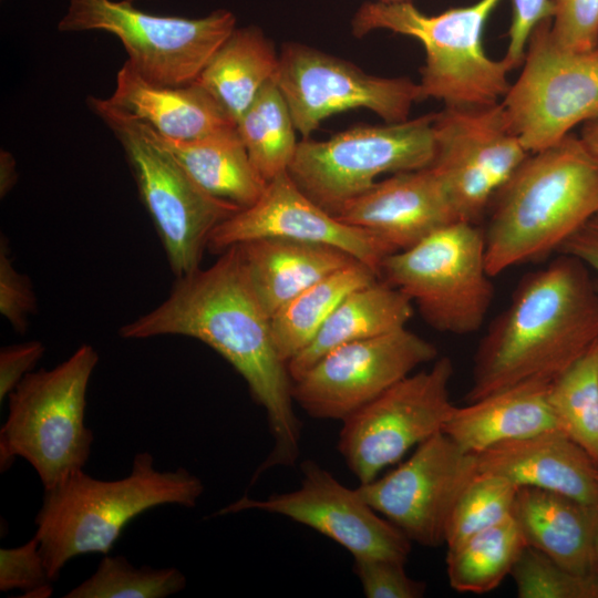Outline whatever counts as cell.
Listing matches in <instances>:
<instances>
[{
	"label": "cell",
	"instance_id": "1",
	"mask_svg": "<svg viewBox=\"0 0 598 598\" xmlns=\"http://www.w3.org/2000/svg\"><path fill=\"white\" fill-rule=\"evenodd\" d=\"M124 339L184 336L220 354L246 381L264 408L274 447L252 481L266 470L293 465L300 454L301 423L293 410L292 380L274 343L270 316L257 299L238 245L206 269L176 277L168 297L124 324Z\"/></svg>",
	"mask_w": 598,
	"mask_h": 598
},
{
	"label": "cell",
	"instance_id": "2",
	"mask_svg": "<svg viewBox=\"0 0 598 598\" xmlns=\"http://www.w3.org/2000/svg\"><path fill=\"white\" fill-rule=\"evenodd\" d=\"M598 340V285L577 258L559 254L528 275L482 339L467 403L507 388L551 383Z\"/></svg>",
	"mask_w": 598,
	"mask_h": 598
},
{
	"label": "cell",
	"instance_id": "3",
	"mask_svg": "<svg viewBox=\"0 0 598 598\" xmlns=\"http://www.w3.org/2000/svg\"><path fill=\"white\" fill-rule=\"evenodd\" d=\"M485 236L491 277L557 251L598 215V157L571 133L530 153L497 192Z\"/></svg>",
	"mask_w": 598,
	"mask_h": 598
},
{
	"label": "cell",
	"instance_id": "4",
	"mask_svg": "<svg viewBox=\"0 0 598 598\" xmlns=\"http://www.w3.org/2000/svg\"><path fill=\"white\" fill-rule=\"evenodd\" d=\"M204 492L188 470L158 471L148 452L136 453L131 473L104 481L74 472L50 489L35 517L48 574L52 581L72 558L111 551L124 527L147 509L162 505L196 506Z\"/></svg>",
	"mask_w": 598,
	"mask_h": 598
},
{
	"label": "cell",
	"instance_id": "5",
	"mask_svg": "<svg viewBox=\"0 0 598 598\" xmlns=\"http://www.w3.org/2000/svg\"><path fill=\"white\" fill-rule=\"evenodd\" d=\"M502 0H477L437 14H425L410 0L365 2L351 21L361 38L374 30H389L416 39L424 48L420 86L423 99L451 107L496 104L509 89L504 59L494 60L483 45L485 25Z\"/></svg>",
	"mask_w": 598,
	"mask_h": 598
},
{
	"label": "cell",
	"instance_id": "6",
	"mask_svg": "<svg viewBox=\"0 0 598 598\" xmlns=\"http://www.w3.org/2000/svg\"><path fill=\"white\" fill-rule=\"evenodd\" d=\"M99 362L96 350L80 346L51 370L28 373L9 394L0 430V468L17 457L37 472L44 491L84 470L94 441L85 423L86 393Z\"/></svg>",
	"mask_w": 598,
	"mask_h": 598
},
{
	"label": "cell",
	"instance_id": "7",
	"mask_svg": "<svg viewBox=\"0 0 598 598\" xmlns=\"http://www.w3.org/2000/svg\"><path fill=\"white\" fill-rule=\"evenodd\" d=\"M87 104L120 142L171 270L176 277L197 270L214 228L241 208L205 192L147 124L107 99Z\"/></svg>",
	"mask_w": 598,
	"mask_h": 598
},
{
	"label": "cell",
	"instance_id": "8",
	"mask_svg": "<svg viewBox=\"0 0 598 598\" xmlns=\"http://www.w3.org/2000/svg\"><path fill=\"white\" fill-rule=\"evenodd\" d=\"M485 255L484 230L456 220L388 255L380 279L414 302L430 327L468 334L483 324L494 293Z\"/></svg>",
	"mask_w": 598,
	"mask_h": 598
},
{
	"label": "cell",
	"instance_id": "9",
	"mask_svg": "<svg viewBox=\"0 0 598 598\" xmlns=\"http://www.w3.org/2000/svg\"><path fill=\"white\" fill-rule=\"evenodd\" d=\"M434 113L384 125H359L324 141L298 142L288 174L317 205L336 215L382 174L429 167Z\"/></svg>",
	"mask_w": 598,
	"mask_h": 598
},
{
	"label": "cell",
	"instance_id": "10",
	"mask_svg": "<svg viewBox=\"0 0 598 598\" xmlns=\"http://www.w3.org/2000/svg\"><path fill=\"white\" fill-rule=\"evenodd\" d=\"M58 28L110 32L121 40L127 61L145 80L181 86L196 81L236 28V17L223 9L198 19L163 17L141 11L128 1L71 0Z\"/></svg>",
	"mask_w": 598,
	"mask_h": 598
},
{
	"label": "cell",
	"instance_id": "11",
	"mask_svg": "<svg viewBox=\"0 0 598 598\" xmlns=\"http://www.w3.org/2000/svg\"><path fill=\"white\" fill-rule=\"evenodd\" d=\"M501 103L526 151L556 144L576 125L598 120V50L563 48L551 37L550 17L543 19Z\"/></svg>",
	"mask_w": 598,
	"mask_h": 598
},
{
	"label": "cell",
	"instance_id": "12",
	"mask_svg": "<svg viewBox=\"0 0 598 598\" xmlns=\"http://www.w3.org/2000/svg\"><path fill=\"white\" fill-rule=\"evenodd\" d=\"M453 372L448 357L435 359L342 421L338 450L360 484L443 432L455 408L448 393Z\"/></svg>",
	"mask_w": 598,
	"mask_h": 598
},
{
	"label": "cell",
	"instance_id": "13",
	"mask_svg": "<svg viewBox=\"0 0 598 598\" xmlns=\"http://www.w3.org/2000/svg\"><path fill=\"white\" fill-rule=\"evenodd\" d=\"M435 153L430 167L458 220L477 224L497 192L530 154L502 103L434 113Z\"/></svg>",
	"mask_w": 598,
	"mask_h": 598
},
{
	"label": "cell",
	"instance_id": "14",
	"mask_svg": "<svg viewBox=\"0 0 598 598\" xmlns=\"http://www.w3.org/2000/svg\"><path fill=\"white\" fill-rule=\"evenodd\" d=\"M275 81L303 138L328 116L352 109L372 111L386 123L409 120L423 101L419 83L409 78H383L315 48L290 42L282 47Z\"/></svg>",
	"mask_w": 598,
	"mask_h": 598
},
{
	"label": "cell",
	"instance_id": "15",
	"mask_svg": "<svg viewBox=\"0 0 598 598\" xmlns=\"http://www.w3.org/2000/svg\"><path fill=\"white\" fill-rule=\"evenodd\" d=\"M480 474L477 457L440 432L396 468L357 487L361 497L411 542L445 544L451 514Z\"/></svg>",
	"mask_w": 598,
	"mask_h": 598
},
{
	"label": "cell",
	"instance_id": "16",
	"mask_svg": "<svg viewBox=\"0 0 598 598\" xmlns=\"http://www.w3.org/2000/svg\"><path fill=\"white\" fill-rule=\"evenodd\" d=\"M436 357L404 327L330 351L292 382V398L313 419L343 421Z\"/></svg>",
	"mask_w": 598,
	"mask_h": 598
},
{
	"label": "cell",
	"instance_id": "17",
	"mask_svg": "<svg viewBox=\"0 0 598 598\" xmlns=\"http://www.w3.org/2000/svg\"><path fill=\"white\" fill-rule=\"evenodd\" d=\"M300 487L264 499L247 495L215 515L261 511L308 526L341 545L353 558H385L406 561L411 540L374 511L359 494L340 483L312 460L300 465Z\"/></svg>",
	"mask_w": 598,
	"mask_h": 598
},
{
	"label": "cell",
	"instance_id": "18",
	"mask_svg": "<svg viewBox=\"0 0 598 598\" xmlns=\"http://www.w3.org/2000/svg\"><path fill=\"white\" fill-rule=\"evenodd\" d=\"M289 238L337 247L375 270L380 276L383 259L395 252L379 236L346 224L311 200L282 172L267 182L259 199L217 225L207 248H227L259 238Z\"/></svg>",
	"mask_w": 598,
	"mask_h": 598
},
{
	"label": "cell",
	"instance_id": "19",
	"mask_svg": "<svg viewBox=\"0 0 598 598\" xmlns=\"http://www.w3.org/2000/svg\"><path fill=\"white\" fill-rule=\"evenodd\" d=\"M333 216L372 231L394 251L406 249L458 220L443 185L430 166L375 182Z\"/></svg>",
	"mask_w": 598,
	"mask_h": 598
},
{
	"label": "cell",
	"instance_id": "20",
	"mask_svg": "<svg viewBox=\"0 0 598 598\" xmlns=\"http://www.w3.org/2000/svg\"><path fill=\"white\" fill-rule=\"evenodd\" d=\"M476 457L481 473L598 505V464L560 430L504 442Z\"/></svg>",
	"mask_w": 598,
	"mask_h": 598
},
{
	"label": "cell",
	"instance_id": "21",
	"mask_svg": "<svg viewBox=\"0 0 598 598\" xmlns=\"http://www.w3.org/2000/svg\"><path fill=\"white\" fill-rule=\"evenodd\" d=\"M107 101L168 140L193 141L236 126L196 82L181 86L155 84L128 61L117 72L115 90Z\"/></svg>",
	"mask_w": 598,
	"mask_h": 598
},
{
	"label": "cell",
	"instance_id": "22",
	"mask_svg": "<svg viewBox=\"0 0 598 598\" xmlns=\"http://www.w3.org/2000/svg\"><path fill=\"white\" fill-rule=\"evenodd\" d=\"M513 517L528 546L576 574H598V505L546 489L519 487Z\"/></svg>",
	"mask_w": 598,
	"mask_h": 598
},
{
	"label": "cell",
	"instance_id": "23",
	"mask_svg": "<svg viewBox=\"0 0 598 598\" xmlns=\"http://www.w3.org/2000/svg\"><path fill=\"white\" fill-rule=\"evenodd\" d=\"M549 386L547 382H524L455 406L443 433L476 455L504 442L558 430L548 402Z\"/></svg>",
	"mask_w": 598,
	"mask_h": 598
},
{
	"label": "cell",
	"instance_id": "24",
	"mask_svg": "<svg viewBox=\"0 0 598 598\" xmlns=\"http://www.w3.org/2000/svg\"><path fill=\"white\" fill-rule=\"evenodd\" d=\"M238 246L249 283L270 317L312 285L359 261L337 247L289 238H259Z\"/></svg>",
	"mask_w": 598,
	"mask_h": 598
},
{
	"label": "cell",
	"instance_id": "25",
	"mask_svg": "<svg viewBox=\"0 0 598 598\" xmlns=\"http://www.w3.org/2000/svg\"><path fill=\"white\" fill-rule=\"evenodd\" d=\"M412 316V301L382 279L350 292L309 346L287 362L292 382L330 351L404 328Z\"/></svg>",
	"mask_w": 598,
	"mask_h": 598
},
{
	"label": "cell",
	"instance_id": "26",
	"mask_svg": "<svg viewBox=\"0 0 598 598\" xmlns=\"http://www.w3.org/2000/svg\"><path fill=\"white\" fill-rule=\"evenodd\" d=\"M155 135L188 175L212 196L246 208L264 193L267 182L254 166L237 126L193 141Z\"/></svg>",
	"mask_w": 598,
	"mask_h": 598
},
{
	"label": "cell",
	"instance_id": "27",
	"mask_svg": "<svg viewBox=\"0 0 598 598\" xmlns=\"http://www.w3.org/2000/svg\"><path fill=\"white\" fill-rule=\"evenodd\" d=\"M278 65L279 55L261 29L235 28L195 82L237 124L262 86L275 80Z\"/></svg>",
	"mask_w": 598,
	"mask_h": 598
},
{
	"label": "cell",
	"instance_id": "28",
	"mask_svg": "<svg viewBox=\"0 0 598 598\" xmlns=\"http://www.w3.org/2000/svg\"><path fill=\"white\" fill-rule=\"evenodd\" d=\"M379 274L355 261L312 285L270 317L271 336L286 362L317 336L339 303L352 291L379 280Z\"/></svg>",
	"mask_w": 598,
	"mask_h": 598
},
{
	"label": "cell",
	"instance_id": "29",
	"mask_svg": "<svg viewBox=\"0 0 598 598\" xmlns=\"http://www.w3.org/2000/svg\"><path fill=\"white\" fill-rule=\"evenodd\" d=\"M526 546L514 517L472 535L457 546L447 548L450 586L458 592L492 591L511 575Z\"/></svg>",
	"mask_w": 598,
	"mask_h": 598
},
{
	"label": "cell",
	"instance_id": "30",
	"mask_svg": "<svg viewBox=\"0 0 598 598\" xmlns=\"http://www.w3.org/2000/svg\"><path fill=\"white\" fill-rule=\"evenodd\" d=\"M236 126L254 166L266 182L288 169L298 144L297 130L275 80L262 86Z\"/></svg>",
	"mask_w": 598,
	"mask_h": 598
},
{
	"label": "cell",
	"instance_id": "31",
	"mask_svg": "<svg viewBox=\"0 0 598 598\" xmlns=\"http://www.w3.org/2000/svg\"><path fill=\"white\" fill-rule=\"evenodd\" d=\"M548 402L558 430L598 464V340L550 383Z\"/></svg>",
	"mask_w": 598,
	"mask_h": 598
},
{
	"label": "cell",
	"instance_id": "32",
	"mask_svg": "<svg viewBox=\"0 0 598 598\" xmlns=\"http://www.w3.org/2000/svg\"><path fill=\"white\" fill-rule=\"evenodd\" d=\"M186 577L175 567H136L124 556L101 559L96 570L65 598H165L182 591Z\"/></svg>",
	"mask_w": 598,
	"mask_h": 598
},
{
	"label": "cell",
	"instance_id": "33",
	"mask_svg": "<svg viewBox=\"0 0 598 598\" xmlns=\"http://www.w3.org/2000/svg\"><path fill=\"white\" fill-rule=\"evenodd\" d=\"M518 488L505 477L480 472L461 494L451 514L445 534L447 548L513 517Z\"/></svg>",
	"mask_w": 598,
	"mask_h": 598
},
{
	"label": "cell",
	"instance_id": "34",
	"mask_svg": "<svg viewBox=\"0 0 598 598\" xmlns=\"http://www.w3.org/2000/svg\"><path fill=\"white\" fill-rule=\"evenodd\" d=\"M511 576L519 598H598V574H576L528 545Z\"/></svg>",
	"mask_w": 598,
	"mask_h": 598
},
{
	"label": "cell",
	"instance_id": "35",
	"mask_svg": "<svg viewBox=\"0 0 598 598\" xmlns=\"http://www.w3.org/2000/svg\"><path fill=\"white\" fill-rule=\"evenodd\" d=\"M51 582L35 536L19 547L0 549V591L19 589L23 597L48 598Z\"/></svg>",
	"mask_w": 598,
	"mask_h": 598
},
{
	"label": "cell",
	"instance_id": "36",
	"mask_svg": "<svg viewBox=\"0 0 598 598\" xmlns=\"http://www.w3.org/2000/svg\"><path fill=\"white\" fill-rule=\"evenodd\" d=\"M550 33L563 48L598 50V0H549Z\"/></svg>",
	"mask_w": 598,
	"mask_h": 598
},
{
	"label": "cell",
	"instance_id": "37",
	"mask_svg": "<svg viewBox=\"0 0 598 598\" xmlns=\"http://www.w3.org/2000/svg\"><path fill=\"white\" fill-rule=\"evenodd\" d=\"M405 563L385 558H354L353 573L368 598H421L426 585L411 578Z\"/></svg>",
	"mask_w": 598,
	"mask_h": 598
},
{
	"label": "cell",
	"instance_id": "38",
	"mask_svg": "<svg viewBox=\"0 0 598 598\" xmlns=\"http://www.w3.org/2000/svg\"><path fill=\"white\" fill-rule=\"evenodd\" d=\"M35 308L31 282L13 267L7 239L2 236L0 241V312L14 330L24 332L28 317L34 312Z\"/></svg>",
	"mask_w": 598,
	"mask_h": 598
},
{
	"label": "cell",
	"instance_id": "39",
	"mask_svg": "<svg viewBox=\"0 0 598 598\" xmlns=\"http://www.w3.org/2000/svg\"><path fill=\"white\" fill-rule=\"evenodd\" d=\"M512 19L504 55L511 70L522 65L528 38L543 19L550 17L549 0H511Z\"/></svg>",
	"mask_w": 598,
	"mask_h": 598
},
{
	"label": "cell",
	"instance_id": "40",
	"mask_svg": "<svg viewBox=\"0 0 598 598\" xmlns=\"http://www.w3.org/2000/svg\"><path fill=\"white\" fill-rule=\"evenodd\" d=\"M44 353L42 342L32 340L0 350V402L30 373Z\"/></svg>",
	"mask_w": 598,
	"mask_h": 598
},
{
	"label": "cell",
	"instance_id": "41",
	"mask_svg": "<svg viewBox=\"0 0 598 598\" xmlns=\"http://www.w3.org/2000/svg\"><path fill=\"white\" fill-rule=\"evenodd\" d=\"M557 252L577 258L598 277V215L574 233Z\"/></svg>",
	"mask_w": 598,
	"mask_h": 598
},
{
	"label": "cell",
	"instance_id": "42",
	"mask_svg": "<svg viewBox=\"0 0 598 598\" xmlns=\"http://www.w3.org/2000/svg\"><path fill=\"white\" fill-rule=\"evenodd\" d=\"M17 178L16 165L13 157L7 153L1 152L0 156V193L1 197L8 194L11 187L14 185Z\"/></svg>",
	"mask_w": 598,
	"mask_h": 598
},
{
	"label": "cell",
	"instance_id": "43",
	"mask_svg": "<svg viewBox=\"0 0 598 598\" xmlns=\"http://www.w3.org/2000/svg\"><path fill=\"white\" fill-rule=\"evenodd\" d=\"M580 138L590 152L598 157V120L584 124Z\"/></svg>",
	"mask_w": 598,
	"mask_h": 598
},
{
	"label": "cell",
	"instance_id": "44",
	"mask_svg": "<svg viewBox=\"0 0 598 598\" xmlns=\"http://www.w3.org/2000/svg\"><path fill=\"white\" fill-rule=\"evenodd\" d=\"M595 551H596V558L598 561V524H597L596 535H595Z\"/></svg>",
	"mask_w": 598,
	"mask_h": 598
},
{
	"label": "cell",
	"instance_id": "45",
	"mask_svg": "<svg viewBox=\"0 0 598 598\" xmlns=\"http://www.w3.org/2000/svg\"><path fill=\"white\" fill-rule=\"evenodd\" d=\"M379 1H384V2H396V1H409V0H379Z\"/></svg>",
	"mask_w": 598,
	"mask_h": 598
}]
</instances>
